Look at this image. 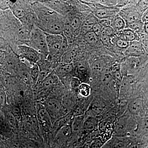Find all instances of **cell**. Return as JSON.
Returning <instances> with one entry per match:
<instances>
[{
	"mask_svg": "<svg viewBox=\"0 0 148 148\" xmlns=\"http://www.w3.org/2000/svg\"><path fill=\"white\" fill-rule=\"evenodd\" d=\"M36 17V27L50 34H62L66 22L62 15L42 4H33Z\"/></svg>",
	"mask_w": 148,
	"mask_h": 148,
	"instance_id": "obj_1",
	"label": "cell"
},
{
	"mask_svg": "<svg viewBox=\"0 0 148 148\" xmlns=\"http://www.w3.org/2000/svg\"><path fill=\"white\" fill-rule=\"evenodd\" d=\"M49 55L47 59L53 64V67L61 62L62 55V44L64 36L62 34H50L46 33Z\"/></svg>",
	"mask_w": 148,
	"mask_h": 148,
	"instance_id": "obj_2",
	"label": "cell"
},
{
	"mask_svg": "<svg viewBox=\"0 0 148 148\" xmlns=\"http://www.w3.org/2000/svg\"><path fill=\"white\" fill-rule=\"evenodd\" d=\"M29 46L39 53L41 59H46L49 55L46 33L34 26L31 30L29 39Z\"/></svg>",
	"mask_w": 148,
	"mask_h": 148,
	"instance_id": "obj_3",
	"label": "cell"
},
{
	"mask_svg": "<svg viewBox=\"0 0 148 148\" xmlns=\"http://www.w3.org/2000/svg\"><path fill=\"white\" fill-rule=\"evenodd\" d=\"M18 52L21 57L28 61L32 65L37 64L41 59L40 56L38 52L28 45H22L18 46Z\"/></svg>",
	"mask_w": 148,
	"mask_h": 148,
	"instance_id": "obj_4",
	"label": "cell"
},
{
	"mask_svg": "<svg viewBox=\"0 0 148 148\" xmlns=\"http://www.w3.org/2000/svg\"><path fill=\"white\" fill-rule=\"evenodd\" d=\"M118 14L125 21V28L132 22L141 19L142 16V14L138 11L136 7L134 6L124 8Z\"/></svg>",
	"mask_w": 148,
	"mask_h": 148,
	"instance_id": "obj_5",
	"label": "cell"
},
{
	"mask_svg": "<svg viewBox=\"0 0 148 148\" xmlns=\"http://www.w3.org/2000/svg\"><path fill=\"white\" fill-rule=\"evenodd\" d=\"M125 55L130 57H139L146 54L143 44L140 40H135L130 42L126 49Z\"/></svg>",
	"mask_w": 148,
	"mask_h": 148,
	"instance_id": "obj_6",
	"label": "cell"
},
{
	"mask_svg": "<svg viewBox=\"0 0 148 148\" xmlns=\"http://www.w3.org/2000/svg\"><path fill=\"white\" fill-rule=\"evenodd\" d=\"M119 8L116 7H107L106 8L94 11L93 14L98 20L110 19L119 13Z\"/></svg>",
	"mask_w": 148,
	"mask_h": 148,
	"instance_id": "obj_7",
	"label": "cell"
},
{
	"mask_svg": "<svg viewBox=\"0 0 148 148\" xmlns=\"http://www.w3.org/2000/svg\"><path fill=\"white\" fill-rule=\"evenodd\" d=\"M73 65V70L75 71L77 77L80 81L87 79L89 77V72L86 62L84 61H78Z\"/></svg>",
	"mask_w": 148,
	"mask_h": 148,
	"instance_id": "obj_8",
	"label": "cell"
},
{
	"mask_svg": "<svg viewBox=\"0 0 148 148\" xmlns=\"http://www.w3.org/2000/svg\"><path fill=\"white\" fill-rule=\"evenodd\" d=\"M62 106V103L59 100L55 98H51L49 99L47 102L45 109L52 117L58 116Z\"/></svg>",
	"mask_w": 148,
	"mask_h": 148,
	"instance_id": "obj_9",
	"label": "cell"
},
{
	"mask_svg": "<svg viewBox=\"0 0 148 148\" xmlns=\"http://www.w3.org/2000/svg\"><path fill=\"white\" fill-rule=\"evenodd\" d=\"M74 70L73 64L59 63L54 69V73L58 77L64 78L71 73Z\"/></svg>",
	"mask_w": 148,
	"mask_h": 148,
	"instance_id": "obj_10",
	"label": "cell"
},
{
	"mask_svg": "<svg viewBox=\"0 0 148 148\" xmlns=\"http://www.w3.org/2000/svg\"><path fill=\"white\" fill-rule=\"evenodd\" d=\"M116 36L120 38L130 42L135 40H140L138 34L129 28H125L122 31L117 32Z\"/></svg>",
	"mask_w": 148,
	"mask_h": 148,
	"instance_id": "obj_11",
	"label": "cell"
},
{
	"mask_svg": "<svg viewBox=\"0 0 148 148\" xmlns=\"http://www.w3.org/2000/svg\"><path fill=\"white\" fill-rule=\"evenodd\" d=\"M38 118L43 126L47 129H50L52 127L51 116L45 108H41L38 112Z\"/></svg>",
	"mask_w": 148,
	"mask_h": 148,
	"instance_id": "obj_12",
	"label": "cell"
},
{
	"mask_svg": "<svg viewBox=\"0 0 148 148\" xmlns=\"http://www.w3.org/2000/svg\"><path fill=\"white\" fill-rule=\"evenodd\" d=\"M78 50L75 47L69 48L62 55L60 63L72 64L78 54Z\"/></svg>",
	"mask_w": 148,
	"mask_h": 148,
	"instance_id": "obj_13",
	"label": "cell"
},
{
	"mask_svg": "<svg viewBox=\"0 0 148 148\" xmlns=\"http://www.w3.org/2000/svg\"><path fill=\"white\" fill-rule=\"evenodd\" d=\"M98 22V19L93 14H89L83 21L81 31L84 34L88 32L92 31V27Z\"/></svg>",
	"mask_w": 148,
	"mask_h": 148,
	"instance_id": "obj_14",
	"label": "cell"
},
{
	"mask_svg": "<svg viewBox=\"0 0 148 148\" xmlns=\"http://www.w3.org/2000/svg\"><path fill=\"white\" fill-rule=\"evenodd\" d=\"M14 15L19 19H24L28 16L29 9L24 4L14 3L12 8Z\"/></svg>",
	"mask_w": 148,
	"mask_h": 148,
	"instance_id": "obj_15",
	"label": "cell"
},
{
	"mask_svg": "<svg viewBox=\"0 0 148 148\" xmlns=\"http://www.w3.org/2000/svg\"><path fill=\"white\" fill-rule=\"evenodd\" d=\"M110 20L111 27L115 32H117L122 31L126 27L125 21L119 14L113 16Z\"/></svg>",
	"mask_w": 148,
	"mask_h": 148,
	"instance_id": "obj_16",
	"label": "cell"
},
{
	"mask_svg": "<svg viewBox=\"0 0 148 148\" xmlns=\"http://www.w3.org/2000/svg\"><path fill=\"white\" fill-rule=\"evenodd\" d=\"M143 107V101L142 99L137 98L130 101L128 106V109L130 113L138 115L140 113Z\"/></svg>",
	"mask_w": 148,
	"mask_h": 148,
	"instance_id": "obj_17",
	"label": "cell"
},
{
	"mask_svg": "<svg viewBox=\"0 0 148 148\" xmlns=\"http://www.w3.org/2000/svg\"><path fill=\"white\" fill-rule=\"evenodd\" d=\"M98 121L95 117L89 116L84 119L82 129L88 132H92L97 129Z\"/></svg>",
	"mask_w": 148,
	"mask_h": 148,
	"instance_id": "obj_18",
	"label": "cell"
},
{
	"mask_svg": "<svg viewBox=\"0 0 148 148\" xmlns=\"http://www.w3.org/2000/svg\"><path fill=\"white\" fill-rule=\"evenodd\" d=\"M72 134L71 126L67 125L58 130L56 138L61 140H66L71 138Z\"/></svg>",
	"mask_w": 148,
	"mask_h": 148,
	"instance_id": "obj_19",
	"label": "cell"
},
{
	"mask_svg": "<svg viewBox=\"0 0 148 148\" xmlns=\"http://www.w3.org/2000/svg\"><path fill=\"white\" fill-rule=\"evenodd\" d=\"M84 119L83 115L74 116L73 118L71 125L73 133L77 134L82 129Z\"/></svg>",
	"mask_w": 148,
	"mask_h": 148,
	"instance_id": "obj_20",
	"label": "cell"
},
{
	"mask_svg": "<svg viewBox=\"0 0 148 148\" xmlns=\"http://www.w3.org/2000/svg\"><path fill=\"white\" fill-rule=\"evenodd\" d=\"M58 77L55 73H51L41 83L43 88H49L53 87L57 84Z\"/></svg>",
	"mask_w": 148,
	"mask_h": 148,
	"instance_id": "obj_21",
	"label": "cell"
},
{
	"mask_svg": "<svg viewBox=\"0 0 148 148\" xmlns=\"http://www.w3.org/2000/svg\"><path fill=\"white\" fill-rule=\"evenodd\" d=\"M121 68L119 64H114L113 67L112 68L113 77L118 87H120L122 81V75Z\"/></svg>",
	"mask_w": 148,
	"mask_h": 148,
	"instance_id": "obj_22",
	"label": "cell"
},
{
	"mask_svg": "<svg viewBox=\"0 0 148 148\" xmlns=\"http://www.w3.org/2000/svg\"><path fill=\"white\" fill-rule=\"evenodd\" d=\"M144 23L142 21V19L135 21L130 24L126 28H129L131 30L136 32L138 34L144 33Z\"/></svg>",
	"mask_w": 148,
	"mask_h": 148,
	"instance_id": "obj_23",
	"label": "cell"
},
{
	"mask_svg": "<svg viewBox=\"0 0 148 148\" xmlns=\"http://www.w3.org/2000/svg\"><path fill=\"white\" fill-rule=\"evenodd\" d=\"M39 74V67L38 64H36L32 65L30 68V75L32 82L36 84L38 83Z\"/></svg>",
	"mask_w": 148,
	"mask_h": 148,
	"instance_id": "obj_24",
	"label": "cell"
},
{
	"mask_svg": "<svg viewBox=\"0 0 148 148\" xmlns=\"http://www.w3.org/2000/svg\"><path fill=\"white\" fill-rule=\"evenodd\" d=\"M82 22L80 18L77 16H74L71 19L69 24L73 28L74 32H75V34L76 35L77 33H78V31L79 29H81Z\"/></svg>",
	"mask_w": 148,
	"mask_h": 148,
	"instance_id": "obj_25",
	"label": "cell"
},
{
	"mask_svg": "<svg viewBox=\"0 0 148 148\" xmlns=\"http://www.w3.org/2000/svg\"><path fill=\"white\" fill-rule=\"evenodd\" d=\"M106 67L104 61L102 59H96L91 64V69L93 72L96 73H102Z\"/></svg>",
	"mask_w": 148,
	"mask_h": 148,
	"instance_id": "obj_26",
	"label": "cell"
},
{
	"mask_svg": "<svg viewBox=\"0 0 148 148\" xmlns=\"http://www.w3.org/2000/svg\"><path fill=\"white\" fill-rule=\"evenodd\" d=\"M112 44H115L118 47L123 49H126L130 44L129 42L121 39L116 36L112 39Z\"/></svg>",
	"mask_w": 148,
	"mask_h": 148,
	"instance_id": "obj_27",
	"label": "cell"
},
{
	"mask_svg": "<svg viewBox=\"0 0 148 148\" xmlns=\"http://www.w3.org/2000/svg\"><path fill=\"white\" fill-rule=\"evenodd\" d=\"M91 88L90 86L86 83H82L79 87L78 91L79 94L83 97H86L90 95Z\"/></svg>",
	"mask_w": 148,
	"mask_h": 148,
	"instance_id": "obj_28",
	"label": "cell"
},
{
	"mask_svg": "<svg viewBox=\"0 0 148 148\" xmlns=\"http://www.w3.org/2000/svg\"><path fill=\"white\" fill-rule=\"evenodd\" d=\"M63 34L66 37L68 42L69 41L73 39L74 36L75 35L73 28L69 23H66L63 31Z\"/></svg>",
	"mask_w": 148,
	"mask_h": 148,
	"instance_id": "obj_29",
	"label": "cell"
},
{
	"mask_svg": "<svg viewBox=\"0 0 148 148\" xmlns=\"http://www.w3.org/2000/svg\"><path fill=\"white\" fill-rule=\"evenodd\" d=\"M98 37L92 31L84 34V39L86 42L90 44H94L98 41Z\"/></svg>",
	"mask_w": 148,
	"mask_h": 148,
	"instance_id": "obj_30",
	"label": "cell"
},
{
	"mask_svg": "<svg viewBox=\"0 0 148 148\" xmlns=\"http://www.w3.org/2000/svg\"><path fill=\"white\" fill-rule=\"evenodd\" d=\"M5 117L6 121L9 126L13 128H15L16 127L17 120L11 112H7Z\"/></svg>",
	"mask_w": 148,
	"mask_h": 148,
	"instance_id": "obj_31",
	"label": "cell"
},
{
	"mask_svg": "<svg viewBox=\"0 0 148 148\" xmlns=\"http://www.w3.org/2000/svg\"><path fill=\"white\" fill-rule=\"evenodd\" d=\"M73 114H68L62 117L61 119L59 120L58 123V127L59 130L65 125H69L72 119Z\"/></svg>",
	"mask_w": 148,
	"mask_h": 148,
	"instance_id": "obj_32",
	"label": "cell"
},
{
	"mask_svg": "<svg viewBox=\"0 0 148 148\" xmlns=\"http://www.w3.org/2000/svg\"><path fill=\"white\" fill-rule=\"evenodd\" d=\"M136 8L142 14L148 9V1H140L137 3Z\"/></svg>",
	"mask_w": 148,
	"mask_h": 148,
	"instance_id": "obj_33",
	"label": "cell"
},
{
	"mask_svg": "<svg viewBox=\"0 0 148 148\" xmlns=\"http://www.w3.org/2000/svg\"><path fill=\"white\" fill-rule=\"evenodd\" d=\"M140 37V40L143 44L146 53L148 54V35L145 32L138 34Z\"/></svg>",
	"mask_w": 148,
	"mask_h": 148,
	"instance_id": "obj_34",
	"label": "cell"
},
{
	"mask_svg": "<svg viewBox=\"0 0 148 148\" xmlns=\"http://www.w3.org/2000/svg\"><path fill=\"white\" fill-rule=\"evenodd\" d=\"M100 38H101V41L105 46L110 47L113 44L112 42V39L111 38L110 36L101 35Z\"/></svg>",
	"mask_w": 148,
	"mask_h": 148,
	"instance_id": "obj_35",
	"label": "cell"
},
{
	"mask_svg": "<svg viewBox=\"0 0 148 148\" xmlns=\"http://www.w3.org/2000/svg\"><path fill=\"white\" fill-rule=\"evenodd\" d=\"M81 81L77 77H73L71 82V86L72 89L78 91L79 86L81 84Z\"/></svg>",
	"mask_w": 148,
	"mask_h": 148,
	"instance_id": "obj_36",
	"label": "cell"
},
{
	"mask_svg": "<svg viewBox=\"0 0 148 148\" xmlns=\"http://www.w3.org/2000/svg\"><path fill=\"white\" fill-rule=\"evenodd\" d=\"M11 112L17 120H19L21 117V109L16 106H14L12 108Z\"/></svg>",
	"mask_w": 148,
	"mask_h": 148,
	"instance_id": "obj_37",
	"label": "cell"
},
{
	"mask_svg": "<svg viewBox=\"0 0 148 148\" xmlns=\"http://www.w3.org/2000/svg\"><path fill=\"white\" fill-rule=\"evenodd\" d=\"M102 30H103V28H102L100 24L98 22L92 27V31L94 32L95 34L99 38L101 36Z\"/></svg>",
	"mask_w": 148,
	"mask_h": 148,
	"instance_id": "obj_38",
	"label": "cell"
},
{
	"mask_svg": "<svg viewBox=\"0 0 148 148\" xmlns=\"http://www.w3.org/2000/svg\"><path fill=\"white\" fill-rule=\"evenodd\" d=\"M114 32V29L111 27H106L103 29L101 35H107L111 36L113 35Z\"/></svg>",
	"mask_w": 148,
	"mask_h": 148,
	"instance_id": "obj_39",
	"label": "cell"
},
{
	"mask_svg": "<svg viewBox=\"0 0 148 148\" xmlns=\"http://www.w3.org/2000/svg\"><path fill=\"white\" fill-rule=\"evenodd\" d=\"M103 144V142L100 139H96L92 142L89 148H100Z\"/></svg>",
	"mask_w": 148,
	"mask_h": 148,
	"instance_id": "obj_40",
	"label": "cell"
},
{
	"mask_svg": "<svg viewBox=\"0 0 148 148\" xmlns=\"http://www.w3.org/2000/svg\"><path fill=\"white\" fill-rule=\"evenodd\" d=\"M98 23L101 25L102 28L111 27L110 20V19H101L98 20Z\"/></svg>",
	"mask_w": 148,
	"mask_h": 148,
	"instance_id": "obj_41",
	"label": "cell"
},
{
	"mask_svg": "<svg viewBox=\"0 0 148 148\" xmlns=\"http://www.w3.org/2000/svg\"><path fill=\"white\" fill-rule=\"evenodd\" d=\"M5 101V94L3 92L0 91V109L4 105Z\"/></svg>",
	"mask_w": 148,
	"mask_h": 148,
	"instance_id": "obj_42",
	"label": "cell"
},
{
	"mask_svg": "<svg viewBox=\"0 0 148 148\" xmlns=\"http://www.w3.org/2000/svg\"><path fill=\"white\" fill-rule=\"evenodd\" d=\"M25 148H38L36 144L33 141H27L25 145Z\"/></svg>",
	"mask_w": 148,
	"mask_h": 148,
	"instance_id": "obj_43",
	"label": "cell"
},
{
	"mask_svg": "<svg viewBox=\"0 0 148 148\" xmlns=\"http://www.w3.org/2000/svg\"><path fill=\"white\" fill-rule=\"evenodd\" d=\"M141 19L144 23H148V9L142 14Z\"/></svg>",
	"mask_w": 148,
	"mask_h": 148,
	"instance_id": "obj_44",
	"label": "cell"
},
{
	"mask_svg": "<svg viewBox=\"0 0 148 148\" xmlns=\"http://www.w3.org/2000/svg\"><path fill=\"white\" fill-rule=\"evenodd\" d=\"M144 32L148 35V23H144Z\"/></svg>",
	"mask_w": 148,
	"mask_h": 148,
	"instance_id": "obj_45",
	"label": "cell"
}]
</instances>
